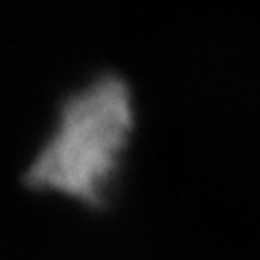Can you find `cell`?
Segmentation results:
<instances>
[{
	"mask_svg": "<svg viewBox=\"0 0 260 260\" xmlns=\"http://www.w3.org/2000/svg\"><path fill=\"white\" fill-rule=\"evenodd\" d=\"M134 99L117 74H103L59 109L55 132L27 170L37 190L101 205L134 132Z\"/></svg>",
	"mask_w": 260,
	"mask_h": 260,
	"instance_id": "cell-1",
	"label": "cell"
}]
</instances>
